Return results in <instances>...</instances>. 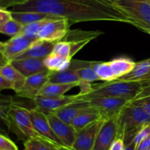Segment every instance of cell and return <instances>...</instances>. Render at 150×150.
I'll use <instances>...</instances> for the list:
<instances>
[{"instance_id":"5","label":"cell","mask_w":150,"mask_h":150,"mask_svg":"<svg viewBox=\"0 0 150 150\" xmlns=\"http://www.w3.org/2000/svg\"><path fill=\"white\" fill-rule=\"evenodd\" d=\"M128 17L132 25L147 33L150 29L149 0H108Z\"/></svg>"},{"instance_id":"21","label":"cell","mask_w":150,"mask_h":150,"mask_svg":"<svg viewBox=\"0 0 150 150\" xmlns=\"http://www.w3.org/2000/svg\"><path fill=\"white\" fill-rule=\"evenodd\" d=\"M136 64V63L128 57H117L110 61L111 70L116 79H120L131 71Z\"/></svg>"},{"instance_id":"4","label":"cell","mask_w":150,"mask_h":150,"mask_svg":"<svg viewBox=\"0 0 150 150\" xmlns=\"http://www.w3.org/2000/svg\"><path fill=\"white\" fill-rule=\"evenodd\" d=\"M143 84L141 82H130L121 79H115L110 82L95 85L92 91L82 99H89L92 97H118L135 99L142 92Z\"/></svg>"},{"instance_id":"51","label":"cell","mask_w":150,"mask_h":150,"mask_svg":"<svg viewBox=\"0 0 150 150\" xmlns=\"http://www.w3.org/2000/svg\"><path fill=\"white\" fill-rule=\"evenodd\" d=\"M24 150H26V149H24Z\"/></svg>"},{"instance_id":"17","label":"cell","mask_w":150,"mask_h":150,"mask_svg":"<svg viewBox=\"0 0 150 150\" xmlns=\"http://www.w3.org/2000/svg\"><path fill=\"white\" fill-rule=\"evenodd\" d=\"M56 43L48 42L40 39H37L33 41L32 45L25 51L16 56L15 59L31 58L45 59L51 53H52Z\"/></svg>"},{"instance_id":"15","label":"cell","mask_w":150,"mask_h":150,"mask_svg":"<svg viewBox=\"0 0 150 150\" xmlns=\"http://www.w3.org/2000/svg\"><path fill=\"white\" fill-rule=\"evenodd\" d=\"M91 107L89 101L84 99L79 98L76 101L70 102L61 108L58 109L54 113L49 114L55 115L57 117L62 120L63 121L71 124L73 121L80 113Z\"/></svg>"},{"instance_id":"49","label":"cell","mask_w":150,"mask_h":150,"mask_svg":"<svg viewBox=\"0 0 150 150\" xmlns=\"http://www.w3.org/2000/svg\"><path fill=\"white\" fill-rule=\"evenodd\" d=\"M149 2H150V0H149Z\"/></svg>"},{"instance_id":"20","label":"cell","mask_w":150,"mask_h":150,"mask_svg":"<svg viewBox=\"0 0 150 150\" xmlns=\"http://www.w3.org/2000/svg\"><path fill=\"white\" fill-rule=\"evenodd\" d=\"M79 82L70 84H60L47 82L40 90L38 96L47 97H55L64 95L66 92L72 88L79 86Z\"/></svg>"},{"instance_id":"19","label":"cell","mask_w":150,"mask_h":150,"mask_svg":"<svg viewBox=\"0 0 150 150\" xmlns=\"http://www.w3.org/2000/svg\"><path fill=\"white\" fill-rule=\"evenodd\" d=\"M0 75L14 84L15 92H17L23 87L26 78L13 66L11 61L1 65Z\"/></svg>"},{"instance_id":"43","label":"cell","mask_w":150,"mask_h":150,"mask_svg":"<svg viewBox=\"0 0 150 150\" xmlns=\"http://www.w3.org/2000/svg\"><path fill=\"white\" fill-rule=\"evenodd\" d=\"M149 95H150V83L143 84V88H142V92L140 93V94H139L136 98H138V97L145 96H149Z\"/></svg>"},{"instance_id":"25","label":"cell","mask_w":150,"mask_h":150,"mask_svg":"<svg viewBox=\"0 0 150 150\" xmlns=\"http://www.w3.org/2000/svg\"><path fill=\"white\" fill-rule=\"evenodd\" d=\"M48 82L60 84L76 83L80 82V79L76 75L75 71L69 68L61 71L51 72Z\"/></svg>"},{"instance_id":"32","label":"cell","mask_w":150,"mask_h":150,"mask_svg":"<svg viewBox=\"0 0 150 150\" xmlns=\"http://www.w3.org/2000/svg\"><path fill=\"white\" fill-rule=\"evenodd\" d=\"M70 52H71L70 44V42L66 41H61L56 43L52 51L54 54L61 56L62 57L73 59L70 56Z\"/></svg>"},{"instance_id":"40","label":"cell","mask_w":150,"mask_h":150,"mask_svg":"<svg viewBox=\"0 0 150 150\" xmlns=\"http://www.w3.org/2000/svg\"><path fill=\"white\" fill-rule=\"evenodd\" d=\"M135 99L138 100L142 104L145 111L150 116V95L145 96L142 97H138V98H136Z\"/></svg>"},{"instance_id":"47","label":"cell","mask_w":150,"mask_h":150,"mask_svg":"<svg viewBox=\"0 0 150 150\" xmlns=\"http://www.w3.org/2000/svg\"><path fill=\"white\" fill-rule=\"evenodd\" d=\"M147 34H149V35H150V29H149V30H148V32H147Z\"/></svg>"},{"instance_id":"14","label":"cell","mask_w":150,"mask_h":150,"mask_svg":"<svg viewBox=\"0 0 150 150\" xmlns=\"http://www.w3.org/2000/svg\"><path fill=\"white\" fill-rule=\"evenodd\" d=\"M51 72L52 71L47 70L26 77L23 87L16 92V95L20 97L33 99L39 95L42 87L48 82Z\"/></svg>"},{"instance_id":"3","label":"cell","mask_w":150,"mask_h":150,"mask_svg":"<svg viewBox=\"0 0 150 150\" xmlns=\"http://www.w3.org/2000/svg\"><path fill=\"white\" fill-rule=\"evenodd\" d=\"M118 123L119 137L127 144L133 141L142 126L150 123V116L138 100L133 99L122 110L118 116Z\"/></svg>"},{"instance_id":"29","label":"cell","mask_w":150,"mask_h":150,"mask_svg":"<svg viewBox=\"0 0 150 150\" xmlns=\"http://www.w3.org/2000/svg\"><path fill=\"white\" fill-rule=\"evenodd\" d=\"M23 27V25L22 24L16 21V19H12L7 23L0 26V32L12 38V37L20 35Z\"/></svg>"},{"instance_id":"2","label":"cell","mask_w":150,"mask_h":150,"mask_svg":"<svg viewBox=\"0 0 150 150\" xmlns=\"http://www.w3.org/2000/svg\"><path fill=\"white\" fill-rule=\"evenodd\" d=\"M1 117L10 132L20 141L25 142L29 138H42L34 128L29 109L12 100L1 101Z\"/></svg>"},{"instance_id":"36","label":"cell","mask_w":150,"mask_h":150,"mask_svg":"<svg viewBox=\"0 0 150 150\" xmlns=\"http://www.w3.org/2000/svg\"><path fill=\"white\" fill-rule=\"evenodd\" d=\"M29 0H0V8H13L16 6L26 4Z\"/></svg>"},{"instance_id":"1","label":"cell","mask_w":150,"mask_h":150,"mask_svg":"<svg viewBox=\"0 0 150 150\" xmlns=\"http://www.w3.org/2000/svg\"><path fill=\"white\" fill-rule=\"evenodd\" d=\"M11 11L40 12L67 19L72 24L86 21L132 22L108 0H30Z\"/></svg>"},{"instance_id":"41","label":"cell","mask_w":150,"mask_h":150,"mask_svg":"<svg viewBox=\"0 0 150 150\" xmlns=\"http://www.w3.org/2000/svg\"><path fill=\"white\" fill-rule=\"evenodd\" d=\"M0 89H13L14 91L15 85L13 82L0 75Z\"/></svg>"},{"instance_id":"6","label":"cell","mask_w":150,"mask_h":150,"mask_svg":"<svg viewBox=\"0 0 150 150\" xmlns=\"http://www.w3.org/2000/svg\"><path fill=\"white\" fill-rule=\"evenodd\" d=\"M89 100L91 107L99 111L104 119L118 117L122 110L133 99L118 97H92L86 99Z\"/></svg>"},{"instance_id":"37","label":"cell","mask_w":150,"mask_h":150,"mask_svg":"<svg viewBox=\"0 0 150 150\" xmlns=\"http://www.w3.org/2000/svg\"><path fill=\"white\" fill-rule=\"evenodd\" d=\"M79 86L80 88V92L78 95L79 96H87L88 94H90L91 91H92L93 85H91V82L80 80Z\"/></svg>"},{"instance_id":"50","label":"cell","mask_w":150,"mask_h":150,"mask_svg":"<svg viewBox=\"0 0 150 150\" xmlns=\"http://www.w3.org/2000/svg\"><path fill=\"white\" fill-rule=\"evenodd\" d=\"M29 1H30V0H29Z\"/></svg>"},{"instance_id":"24","label":"cell","mask_w":150,"mask_h":150,"mask_svg":"<svg viewBox=\"0 0 150 150\" xmlns=\"http://www.w3.org/2000/svg\"><path fill=\"white\" fill-rule=\"evenodd\" d=\"M71 60L72 59L65 58L54 53H51L44 59V64L50 71H61L70 68Z\"/></svg>"},{"instance_id":"8","label":"cell","mask_w":150,"mask_h":150,"mask_svg":"<svg viewBox=\"0 0 150 150\" xmlns=\"http://www.w3.org/2000/svg\"><path fill=\"white\" fill-rule=\"evenodd\" d=\"M118 137V117L105 119L97 135L92 150H108Z\"/></svg>"},{"instance_id":"31","label":"cell","mask_w":150,"mask_h":150,"mask_svg":"<svg viewBox=\"0 0 150 150\" xmlns=\"http://www.w3.org/2000/svg\"><path fill=\"white\" fill-rule=\"evenodd\" d=\"M95 64L92 65V66H85V67L83 68H79V69H76V70H74L78 77L79 78V79L80 80L86 81V82H89L100 80L99 77H98V74H97L96 71H95V69H94V66Z\"/></svg>"},{"instance_id":"11","label":"cell","mask_w":150,"mask_h":150,"mask_svg":"<svg viewBox=\"0 0 150 150\" xmlns=\"http://www.w3.org/2000/svg\"><path fill=\"white\" fill-rule=\"evenodd\" d=\"M47 117L57 138L61 141L66 148L72 150L77 133L74 127L72 124L63 121L54 114H47Z\"/></svg>"},{"instance_id":"46","label":"cell","mask_w":150,"mask_h":150,"mask_svg":"<svg viewBox=\"0 0 150 150\" xmlns=\"http://www.w3.org/2000/svg\"><path fill=\"white\" fill-rule=\"evenodd\" d=\"M57 150H70V149H68L66 148V147L64 146H58L57 148Z\"/></svg>"},{"instance_id":"18","label":"cell","mask_w":150,"mask_h":150,"mask_svg":"<svg viewBox=\"0 0 150 150\" xmlns=\"http://www.w3.org/2000/svg\"><path fill=\"white\" fill-rule=\"evenodd\" d=\"M13 19H16L18 22L24 26V25L29 24L35 23V22L42 21L45 20H50V19H58L59 16H54V15L47 14V13H40V12H19V11H11Z\"/></svg>"},{"instance_id":"16","label":"cell","mask_w":150,"mask_h":150,"mask_svg":"<svg viewBox=\"0 0 150 150\" xmlns=\"http://www.w3.org/2000/svg\"><path fill=\"white\" fill-rule=\"evenodd\" d=\"M13 66L21 72L25 77L43 72L48 69L44 64V59L23 58L11 60Z\"/></svg>"},{"instance_id":"44","label":"cell","mask_w":150,"mask_h":150,"mask_svg":"<svg viewBox=\"0 0 150 150\" xmlns=\"http://www.w3.org/2000/svg\"><path fill=\"white\" fill-rule=\"evenodd\" d=\"M125 150H136V145L133 141H130V143L126 144L125 149Z\"/></svg>"},{"instance_id":"27","label":"cell","mask_w":150,"mask_h":150,"mask_svg":"<svg viewBox=\"0 0 150 150\" xmlns=\"http://www.w3.org/2000/svg\"><path fill=\"white\" fill-rule=\"evenodd\" d=\"M103 33V32L99 30L97 31H84L81 30V29H75L68 32L67 35L63 41H83V40H89L92 41L95 38H98L100 35Z\"/></svg>"},{"instance_id":"13","label":"cell","mask_w":150,"mask_h":150,"mask_svg":"<svg viewBox=\"0 0 150 150\" xmlns=\"http://www.w3.org/2000/svg\"><path fill=\"white\" fill-rule=\"evenodd\" d=\"M29 112L31 119H32L34 128L38 135L57 145L64 146L53 131L46 114L37 110L36 108L29 109Z\"/></svg>"},{"instance_id":"34","label":"cell","mask_w":150,"mask_h":150,"mask_svg":"<svg viewBox=\"0 0 150 150\" xmlns=\"http://www.w3.org/2000/svg\"><path fill=\"white\" fill-rule=\"evenodd\" d=\"M0 150H18L16 144L6 135H0Z\"/></svg>"},{"instance_id":"23","label":"cell","mask_w":150,"mask_h":150,"mask_svg":"<svg viewBox=\"0 0 150 150\" xmlns=\"http://www.w3.org/2000/svg\"><path fill=\"white\" fill-rule=\"evenodd\" d=\"M101 116L99 111L94 107H91L88 110L82 112L72 122V126L74 127L76 132L81 130L87 125L90 124L92 122L101 119ZM103 119V118H102Z\"/></svg>"},{"instance_id":"30","label":"cell","mask_w":150,"mask_h":150,"mask_svg":"<svg viewBox=\"0 0 150 150\" xmlns=\"http://www.w3.org/2000/svg\"><path fill=\"white\" fill-rule=\"evenodd\" d=\"M45 21L47 20L24 25L20 35H23L28 39L32 40V41L38 39L40 30L43 24L45 22Z\"/></svg>"},{"instance_id":"22","label":"cell","mask_w":150,"mask_h":150,"mask_svg":"<svg viewBox=\"0 0 150 150\" xmlns=\"http://www.w3.org/2000/svg\"><path fill=\"white\" fill-rule=\"evenodd\" d=\"M150 71V58L136 63L133 70L119 79L130 82H141L149 74Z\"/></svg>"},{"instance_id":"9","label":"cell","mask_w":150,"mask_h":150,"mask_svg":"<svg viewBox=\"0 0 150 150\" xmlns=\"http://www.w3.org/2000/svg\"><path fill=\"white\" fill-rule=\"evenodd\" d=\"M34 41L25 38L21 35L12 37L7 41L1 42L0 44V53H1V60L4 62L1 65L10 62L16 56L26 51L33 43Z\"/></svg>"},{"instance_id":"48","label":"cell","mask_w":150,"mask_h":150,"mask_svg":"<svg viewBox=\"0 0 150 150\" xmlns=\"http://www.w3.org/2000/svg\"><path fill=\"white\" fill-rule=\"evenodd\" d=\"M147 150H150V147H149V149H148Z\"/></svg>"},{"instance_id":"10","label":"cell","mask_w":150,"mask_h":150,"mask_svg":"<svg viewBox=\"0 0 150 150\" xmlns=\"http://www.w3.org/2000/svg\"><path fill=\"white\" fill-rule=\"evenodd\" d=\"M105 119H100L87 125L76 133L72 150H92L95 140Z\"/></svg>"},{"instance_id":"33","label":"cell","mask_w":150,"mask_h":150,"mask_svg":"<svg viewBox=\"0 0 150 150\" xmlns=\"http://www.w3.org/2000/svg\"><path fill=\"white\" fill-rule=\"evenodd\" d=\"M150 135V123L146 124L144 125L143 126L139 129L137 133L135 135L134 138H133V142L136 144V146L142 142L143 140L149 137Z\"/></svg>"},{"instance_id":"28","label":"cell","mask_w":150,"mask_h":150,"mask_svg":"<svg viewBox=\"0 0 150 150\" xmlns=\"http://www.w3.org/2000/svg\"><path fill=\"white\" fill-rule=\"evenodd\" d=\"M94 69L100 80L110 82L116 79L111 70L110 62H97L96 64L94 66Z\"/></svg>"},{"instance_id":"7","label":"cell","mask_w":150,"mask_h":150,"mask_svg":"<svg viewBox=\"0 0 150 150\" xmlns=\"http://www.w3.org/2000/svg\"><path fill=\"white\" fill-rule=\"evenodd\" d=\"M70 23L67 19L58 18L45 21L38 35V39L57 43L64 40L70 31Z\"/></svg>"},{"instance_id":"45","label":"cell","mask_w":150,"mask_h":150,"mask_svg":"<svg viewBox=\"0 0 150 150\" xmlns=\"http://www.w3.org/2000/svg\"><path fill=\"white\" fill-rule=\"evenodd\" d=\"M141 82H142L143 84H148L150 83V71L147 75L144 77V79H143L142 81H141Z\"/></svg>"},{"instance_id":"39","label":"cell","mask_w":150,"mask_h":150,"mask_svg":"<svg viewBox=\"0 0 150 150\" xmlns=\"http://www.w3.org/2000/svg\"><path fill=\"white\" fill-rule=\"evenodd\" d=\"M126 144L124 140L122 138H118L112 143L108 150H125Z\"/></svg>"},{"instance_id":"38","label":"cell","mask_w":150,"mask_h":150,"mask_svg":"<svg viewBox=\"0 0 150 150\" xmlns=\"http://www.w3.org/2000/svg\"><path fill=\"white\" fill-rule=\"evenodd\" d=\"M13 19L11 10L0 8V26L4 24Z\"/></svg>"},{"instance_id":"12","label":"cell","mask_w":150,"mask_h":150,"mask_svg":"<svg viewBox=\"0 0 150 150\" xmlns=\"http://www.w3.org/2000/svg\"><path fill=\"white\" fill-rule=\"evenodd\" d=\"M80 98L79 95H63L60 96L47 97L38 96L34 98L33 101L37 110L45 114L54 113L58 109Z\"/></svg>"},{"instance_id":"26","label":"cell","mask_w":150,"mask_h":150,"mask_svg":"<svg viewBox=\"0 0 150 150\" xmlns=\"http://www.w3.org/2000/svg\"><path fill=\"white\" fill-rule=\"evenodd\" d=\"M24 149L26 150H57V145L43 138H32L23 142Z\"/></svg>"},{"instance_id":"42","label":"cell","mask_w":150,"mask_h":150,"mask_svg":"<svg viewBox=\"0 0 150 150\" xmlns=\"http://www.w3.org/2000/svg\"><path fill=\"white\" fill-rule=\"evenodd\" d=\"M150 147V135L136 146V150H147Z\"/></svg>"},{"instance_id":"35","label":"cell","mask_w":150,"mask_h":150,"mask_svg":"<svg viewBox=\"0 0 150 150\" xmlns=\"http://www.w3.org/2000/svg\"><path fill=\"white\" fill-rule=\"evenodd\" d=\"M70 44L71 46V52H70V56L73 58V56L79 52L83 47H84L88 43L90 42L89 40H83V41H68Z\"/></svg>"}]
</instances>
